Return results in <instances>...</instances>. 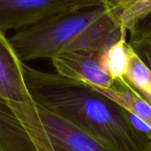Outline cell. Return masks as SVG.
<instances>
[{"label":"cell","mask_w":151,"mask_h":151,"mask_svg":"<svg viewBox=\"0 0 151 151\" xmlns=\"http://www.w3.org/2000/svg\"><path fill=\"white\" fill-rule=\"evenodd\" d=\"M24 79L37 105L73 124L112 151H148L128 111L90 86L24 64Z\"/></svg>","instance_id":"1"},{"label":"cell","mask_w":151,"mask_h":151,"mask_svg":"<svg viewBox=\"0 0 151 151\" xmlns=\"http://www.w3.org/2000/svg\"><path fill=\"white\" fill-rule=\"evenodd\" d=\"M127 34L102 2L78 6L18 30L9 38L20 60L52 58L68 52H104Z\"/></svg>","instance_id":"2"},{"label":"cell","mask_w":151,"mask_h":151,"mask_svg":"<svg viewBox=\"0 0 151 151\" xmlns=\"http://www.w3.org/2000/svg\"><path fill=\"white\" fill-rule=\"evenodd\" d=\"M23 67L9 38L0 31V99L9 103L21 119L38 113L26 86Z\"/></svg>","instance_id":"3"},{"label":"cell","mask_w":151,"mask_h":151,"mask_svg":"<svg viewBox=\"0 0 151 151\" xmlns=\"http://www.w3.org/2000/svg\"><path fill=\"white\" fill-rule=\"evenodd\" d=\"M101 2L102 0H0V31H18L76 6Z\"/></svg>","instance_id":"4"},{"label":"cell","mask_w":151,"mask_h":151,"mask_svg":"<svg viewBox=\"0 0 151 151\" xmlns=\"http://www.w3.org/2000/svg\"><path fill=\"white\" fill-rule=\"evenodd\" d=\"M0 151H55L45 130L28 128L13 107L0 99Z\"/></svg>","instance_id":"5"},{"label":"cell","mask_w":151,"mask_h":151,"mask_svg":"<svg viewBox=\"0 0 151 151\" xmlns=\"http://www.w3.org/2000/svg\"><path fill=\"white\" fill-rule=\"evenodd\" d=\"M102 53L84 51L68 52L51 60L56 73L64 78L91 86L109 88L113 86L115 79L101 65Z\"/></svg>","instance_id":"6"},{"label":"cell","mask_w":151,"mask_h":151,"mask_svg":"<svg viewBox=\"0 0 151 151\" xmlns=\"http://www.w3.org/2000/svg\"><path fill=\"white\" fill-rule=\"evenodd\" d=\"M55 151H112L78 127L37 105Z\"/></svg>","instance_id":"7"},{"label":"cell","mask_w":151,"mask_h":151,"mask_svg":"<svg viewBox=\"0 0 151 151\" xmlns=\"http://www.w3.org/2000/svg\"><path fill=\"white\" fill-rule=\"evenodd\" d=\"M113 20L127 32L151 17V0H102Z\"/></svg>","instance_id":"8"},{"label":"cell","mask_w":151,"mask_h":151,"mask_svg":"<svg viewBox=\"0 0 151 151\" xmlns=\"http://www.w3.org/2000/svg\"><path fill=\"white\" fill-rule=\"evenodd\" d=\"M88 86L110 98L122 108L132 115L141 118L150 125L151 107L137 94V93L125 81L124 78L115 79L113 86L109 88H103L91 85Z\"/></svg>","instance_id":"9"},{"label":"cell","mask_w":151,"mask_h":151,"mask_svg":"<svg viewBox=\"0 0 151 151\" xmlns=\"http://www.w3.org/2000/svg\"><path fill=\"white\" fill-rule=\"evenodd\" d=\"M129 44V43H128ZM125 81L151 107V70L129 45V68Z\"/></svg>","instance_id":"10"},{"label":"cell","mask_w":151,"mask_h":151,"mask_svg":"<svg viewBox=\"0 0 151 151\" xmlns=\"http://www.w3.org/2000/svg\"><path fill=\"white\" fill-rule=\"evenodd\" d=\"M101 65L113 79L125 77L129 68V44L126 34L101 54Z\"/></svg>","instance_id":"11"},{"label":"cell","mask_w":151,"mask_h":151,"mask_svg":"<svg viewBox=\"0 0 151 151\" xmlns=\"http://www.w3.org/2000/svg\"><path fill=\"white\" fill-rule=\"evenodd\" d=\"M130 46L151 70V17L130 32Z\"/></svg>","instance_id":"12"},{"label":"cell","mask_w":151,"mask_h":151,"mask_svg":"<svg viewBox=\"0 0 151 151\" xmlns=\"http://www.w3.org/2000/svg\"><path fill=\"white\" fill-rule=\"evenodd\" d=\"M150 127H151V123H150Z\"/></svg>","instance_id":"13"}]
</instances>
